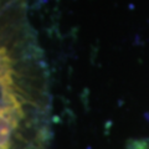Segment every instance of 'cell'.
Returning <instances> with one entry per match:
<instances>
[{"mask_svg":"<svg viewBox=\"0 0 149 149\" xmlns=\"http://www.w3.org/2000/svg\"><path fill=\"white\" fill-rule=\"evenodd\" d=\"M134 149H149V141H146V142H142L137 144L136 147H134Z\"/></svg>","mask_w":149,"mask_h":149,"instance_id":"obj_1","label":"cell"}]
</instances>
